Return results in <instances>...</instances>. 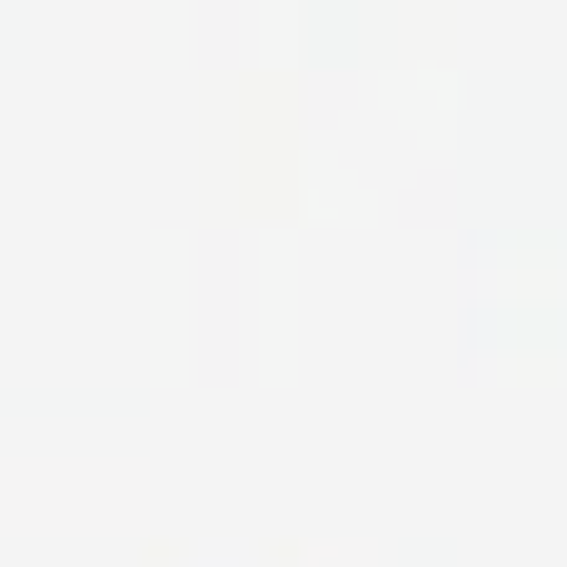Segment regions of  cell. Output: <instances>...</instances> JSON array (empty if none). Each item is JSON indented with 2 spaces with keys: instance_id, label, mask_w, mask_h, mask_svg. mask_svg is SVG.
Returning a JSON list of instances; mask_svg holds the SVG:
<instances>
[{
  "instance_id": "obj_1",
  "label": "cell",
  "mask_w": 567,
  "mask_h": 567,
  "mask_svg": "<svg viewBox=\"0 0 567 567\" xmlns=\"http://www.w3.org/2000/svg\"><path fill=\"white\" fill-rule=\"evenodd\" d=\"M379 100L399 110V130L419 140V150H449L458 130V70H399V80H379Z\"/></svg>"
},
{
  "instance_id": "obj_2",
  "label": "cell",
  "mask_w": 567,
  "mask_h": 567,
  "mask_svg": "<svg viewBox=\"0 0 567 567\" xmlns=\"http://www.w3.org/2000/svg\"><path fill=\"white\" fill-rule=\"evenodd\" d=\"M309 219H379V189L369 179H349V169H329V159H309Z\"/></svg>"
}]
</instances>
